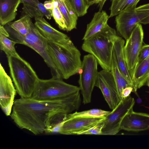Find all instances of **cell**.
Wrapping results in <instances>:
<instances>
[{
  "label": "cell",
  "instance_id": "obj_11",
  "mask_svg": "<svg viewBox=\"0 0 149 149\" xmlns=\"http://www.w3.org/2000/svg\"><path fill=\"white\" fill-rule=\"evenodd\" d=\"M95 86L100 90L110 109H113L121 99L111 71L103 69L98 72Z\"/></svg>",
  "mask_w": 149,
  "mask_h": 149
},
{
  "label": "cell",
  "instance_id": "obj_14",
  "mask_svg": "<svg viewBox=\"0 0 149 149\" xmlns=\"http://www.w3.org/2000/svg\"><path fill=\"white\" fill-rule=\"evenodd\" d=\"M120 127L121 130L134 132L149 130V114L135 112L132 109L123 118Z\"/></svg>",
  "mask_w": 149,
  "mask_h": 149
},
{
  "label": "cell",
  "instance_id": "obj_21",
  "mask_svg": "<svg viewBox=\"0 0 149 149\" xmlns=\"http://www.w3.org/2000/svg\"><path fill=\"white\" fill-rule=\"evenodd\" d=\"M8 33L4 26L0 25V48L6 54L7 57H20L17 53L15 45L17 42L8 37Z\"/></svg>",
  "mask_w": 149,
  "mask_h": 149
},
{
  "label": "cell",
  "instance_id": "obj_32",
  "mask_svg": "<svg viewBox=\"0 0 149 149\" xmlns=\"http://www.w3.org/2000/svg\"><path fill=\"white\" fill-rule=\"evenodd\" d=\"M40 10L44 16L48 19L50 20L52 17V10L47 9L45 7L44 4L40 2L38 0H34Z\"/></svg>",
  "mask_w": 149,
  "mask_h": 149
},
{
  "label": "cell",
  "instance_id": "obj_10",
  "mask_svg": "<svg viewBox=\"0 0 149 149\" xmlns=\"http://www.w3.org/2000/svg\"><path fill=\"white\" fill-rule=\"evenodd\" d=\"M143 35L142 26L141 24L139 23L126 40L123 48L125 61L131 78L143 43Z\"/></svg>",
  "mask_w": 149,
  "mask_h": 149
},
{
  "label": "cell",
  "instance_id": "obj_17",
  "mask_svg": "<svg viewBox=\"0 0 149 149\" xmlns=\"http://www.w3.org/2000/svg\"><path fill=\"white\" fill-rule=\"evenodd\" d=\"M125 43L124 40L117 35L114 40L113 51L119 70L133 88L132 78L127 68L125 59L123 52Z\"/></svg>",
  "mask_w": 149,
  "mask_h": 149
},
{
  "label": "cell",
  "instance_id": "obj_6",
  "mask_svg": "<svg viewBox=\"0 0 149 149\" xmlns=\"http://www.w3.org/2000/svg\"><path fill=\"white\" fill-rule=\"evenodd\" d=\"M80 91L79 87L68 84L62 79L53 77L47 79L39 78L31 97L40 100H53Z\"/></svg>",
  "mask_w": 149,
  "mask_h": 149
},
{
  "label": "cell",
  "instance_id": "obj_28",
  "mask_svg": "<svg viewBox=\"0 0 149 149\" xmlns=\"http://www.w3.org/2000/svg\"><path fill=\"white\" fill-rule=\"evenodd\" d=\"M78 17L86 14L90 7L86 0H68Z\"/></svg>",
  "mask_w": 149,
  "mask_h": 149
},
{
  "label": "cell",
  "instance_id": "obj_12",
  "mask_svg": "<svg viewBox=\"0 0 149 149\" xmlns=\"http://www.w3.org/2000/svg\"><path fill=\"white\" fill-rule=\"evenodd\" d=\"M16 90L11 79L0 65V104L7 116L10 115L14 102Z\"/></svg>",
  "mask_w": 149,
  "mask_h": 149
},
{
  "label": "cell",
  "instance_id": "obj_27",
  "mask_svg": "<svg viewBox=\"0 0 149 149\" xmlns=\"http://www.w3.org/2000/svg\"><path fill=\"white\" fill-rule=\"evenodd\" d=\"M23 4L24 13L31 18L42 17L44 16L34 0H20Z\"/></svg>",
  "mask_w": 149,
  "mask_h": 149
},
{
  "label": "cell",
  "instance_id": "obj_31",
  "mask_svg": "<svg viewBox=\"0 0 149 149\" xmlns=\"http://www.w3.org/2000/svg\"><path fill=\"white\" fill-rule=\"evenodd\" d=\"M149 55V45L143 44L139 52L135 67L145 60Z\"/></svg>",
  "mask_w": 149,
  "mask_h": 149
},
{
  "label": "cell",
  "instance_id": "obj_19",
  "mask_svg": "<svg viewBox=\"0 0 149 149\" xmlns=\"http://www.w3.org/2000/svg\"><path fill=\"white\" fill-rule=\"evenodd\" d=\"M20 0H0V23L4 26L15 18Z\"/></svg>",
  "mask_w": 149,
  "mask_h": 149
},
{
  "label": "cell",
  "instance_id": "obj_15",
  "mask_svg": "<svg viewBox=\"0 0 149 149\" xmlns=\"http://www.w3.org/2000/svg\"><path fill=\"white\" fill-rule=\"evenodd\" d=\"M34 24L41 34L47 40L62 43L70 38L66 34L56 29L43 17L35 18Z\"/></svg>",
  "mask_w": 149,
  "mask_h": 149
},
{
  "label": "cell",
  "instance_id": "obj_36",
  "mask_svg": "<svg viewBox=\"0 0 149 149\" xmlns=\"http://www.w3.org/2000/svg\"><path fill=\"white\" fill-rule=\"evenodd\" d=\"M139 23L144 24H149V16L142 20Z\"/></svg>",
  "mask_w": 149,
  "mask_h": 149
},
{
  "label": "cell",
  "instance_id": "obj_38",
  "mask_svg": "<svg viewBox=\"0 0 149 149\" xmlns=\"http://www.w3.org/2000/svg\"><path fill=\"white\" fill-rule=\"evenodd\" d=\"M146 85L148 86L149 88V78L147 80Z\"/></svg>",
  "mask_w": 149,
  "mask_h": 149
},
{
  "label": "cell",
  "instance_id": "obj_9",
  "mask_svg": "<svg viewBox=\"0 0 149 149\" xmlns=\"http://www.w3.org/2000/svg\"><path fill=\"white\" fill-rule=\"evenodd\" d=\"M135 104L134 98L130 96L122 99L117 106L106 116L103 121V126L101 135H114L121 130L123 119Z\"/></svg>",
  "mask_w": 149,
  "mask_h": 149
},
{
  "label": "cell",
  "instance_id": "obj_7",
  "mask_svg": "<svg viewBox=\"0 0 149 149\" xmlns=\"http://www.w3.org/2000/svg\"><path fill=\"white\" fill-rule=\"evenodd\" d=\"M98 63L95 58L90 54L84 56L82 61L78 82L84 104L91 102L98 72Z\"/></svg>",
  "mask_w": 149,
  "mask_h": 149
},
{
  "label": "cell",
  "instance_id": "obj_8",
  "mask_svg": "<svg viewBox=\"0 0 149 149\" xmlns=\"http://www.w3.org/2000/svg\"><path fill=\"white\" fill-rule=\"evenodd\" d=\"M149 16V3L123 11L115 18L117 31L126 40L136 25Z\"/></svg>",
  "mask_w": 149,
  "mask_h": 149
},
{
  "label": "cell",
  "instance_id": "obj_1",
  "mask_svg": "<svg viewBox=\"0 0 149 149\" xmlns=\"http://www.w3.org/2000/svg\"><path fill=\"white\" fill-rule=\"evenodd\" d=\"M81 102L79 91L53 100L21 97L15 100L10 116L20 128L37 135L44 132L49 120L54 115L71 113L79 109Z\"/></svg>",
  "mask_w": 149,
  "mask_h": 149
},
{
  "label": "cell",
  "instance_id": "obj_30",
  "mask_svg": "<svg viewBox=\"0 0 149 149\" xmlns=\"http://www.w3.org/2000/svg\"><path fill=\"white\" fill-rule=\"evenodd\" d=\"M103 126V121L98 123L90 128L81 132L80 135L95 134L101 135Z\"/></svg>",
  "mask_w": 149,
  "mask_h": 149
},
{
  "label": "cell",
  "instance_id": "obj_5",
  "mask_svg": "<svg viewBox=\"0 0 149 149\" xmlns=\"http://www.w3.org/2000/svg\"><path fill=\"white\" fill-rule=\"evenodd\" d=\"M7 58L10 74L17 93L21 98L31 97L39 79L35 71L21 57Z\"/></svg>",
  "mask_w": 149,
  "mask_h": 149
},
{
  "label": "cell",
  "instance_id": "obj_4",
  "mask_svg": "<svg viewBox=\"0 0 149 149\" xmlns=\"http://www.w3.org/2000/svg\"><path fill=\"white\" fill-rule=\"evenodd\" d=\"M5 28L8 33V37L17 44L24 45L38 54L50 68L52 77L63 79L62 76L49 53L47 40L40 33L35 24L31 22L28 33L26 35L20 34L7 24Z\"/></svg>",
  "mask_w": 149,
  "mask_h": 149
},
{
  "label": "cell",
  "instance_id": "obj_18",
  "mask_svg": "<svg viewBox=\"0 0 149 149\" xmlns=\"http://www.w3.org/2000/svg\"><path fill=\"white\" fill-rule=\"evenodd\" d=\"M56 3L63 17L67 31L76 29L78 16L68 0H51Z\"/></svg>",
  "mask_w": 149,
  "mask_h": 149
},
{
  "label": "cell",
  "instance_id": "obj_3",
  "mask_svg": "<svg viewBox=\"0 0 149 149\" xmlns=\"http://www.w3.org/2000/svg\"><path fill=\"white\" fill-rule=\"evenodd\" d=\"M117 36L115 29L107 24L100 32L84 40L82 49L93 55L103 69L111 71L114 41Z\"/></svg>",
  "mask_w": 149,
  "mask_h": 149
},
{
  "label": "cell",
  "instance_id": "obj_29",
  "mask_svg": "<svg viewBox=\"0 0 149 149\" xmlns=\"http://www.w3.org/2000/svg\"><path fill=\"white\" fill-rule=\"evenodd\" d=\"M52 13L56 23L61 29L66 30V26L63 16L57 6L54 7L52 10Z\"/></svg>",
  "mask_w": 149,
  "mask_h": 149
},
{
  "label": "cell",
  "instance_id": "obj_16",
  "mask_svg": "<svg viewBox=\"0 0 149 149\" xmlns=\"http://www.w3.org/2000/svg\"><path fill=\"white\" fill-rule=\"evenodd\" d=\"M109 18V16L104 10L95 13L92 19L87 25L82 40H86L103 30L108 24Z\"/></svg>",
  "mask_w": 149,
  "mask_h": 149
},
{
  "label": "cell",
  "instance_id": "obj_22",
  "mask_svg": "<svg viewBox=\"0 0 149 149\" xmlns=\"http://www.w3.org/2000/svg\"><path fill=\"white\" fill-rule=\"evenodd\" d=\"M111 71L113 76L116 84L118 92L121 99V95L122 90L127 87H132L127 81L119 69L113 51V48Z\"/></svg>",
  "mask_w": 149,
  "mask_h": 149
},
{
  "label": "cell",
  "instance_id": "obj_23",
  "mask_svg": "<svg viewBox=\"0 0 149 149\" xmlns=\"http://www.w3.org/2000/svg\"><path fill=\"white\" fill-rule=\"evenodd\" d=\"M141 0H111L109 18L116 16L125 10L136 8Z\"/></svg>",
  "mask_w": 149,
  "mask_h": 149
},
{
  "label": "cell",
  "instance_id": "obj_24",
  "mask_svg": "<svg viewBox=\"0 0 149 149\" xmlns=\"http://www.w3.org/2000/svg\"><path fill=\"white\" fill-rule=\"evenodd\" d=\"M32 21L31 18L25 15L19 19L7 24L15 31L22 35H26L29 31Z\"/></svg>",
  "mask_w": 149,
  "mask_h": 149
},
{
  "label": "cell",
  "instance_id": "obj_26",
  "mask_svg": "<svg viewBox=\"0 0 149 149\" xmlns=\"http://www.w3.org/2000/svg\"><path fill=\"white\" fill-rule=\"evenodd\" d=\"M111 112L100 109H94L80 112L76 111L74 113L68 114L67 117L68 118L77 117H100L106 116Z\"/></svg>",
  "mask_w": 149,
  "mask_h": 149
},
{
  "label": "cell",
  "instance_id": "obj_25",
  "mask_svg": "<svg viewBox=\"0 0 149 149\" xmlns=\"http://www.w3.org/2000/svg\"><path fill=\"white\" fill-rule=\"evenodd\" d=\"M67 114L60 113L52 116L48 122L44 132L46 134L58 133L62 123Z\"/></svg>",
  "mask_w": 149,
  "mask_h": 149
},
{
  "label": "cell",
  "instance_id": "obj_34",
  "mask_svg": "<svg viewBox=\"0 0 149 149\" xmlns=\"http://www.w3.org/2000/svg\"><path fill=\"white\" fill-rule=\"evenodd\" d=\"M132 92H133V88L132 87H127L124 88L121 92V100L129 96Z\"/></svg>",
  "mask_w": 149,
  "mask_h": 149
},
{
  "label": "cell",
  "instance_id": "obj_20",
  "mask_svg": "<svg viewBox=\"0 0 149 149\" xmlns=\"http://www.w3.org/2000/svg\"><path fill=\"white\" fill-rule=\"evenodd\" d=\"M149 78V55L143 61L136 67L132 77L133 92L146 85Z\"/></svg>",
  "mask_w": 149,
  "mask_h": 149
},
{
  "label": "cell",
  "instance_id": "obj_37",
  "mask_svg": "<svg viewBox=\"0 0 149 149\" xmlns=\"http://www.w3.org/2000/svg\"><path fill=\"white\" fill-rule=\"evenodd\" d=\"M136 102L138 104H140L142 102V100L140 98H138L136 100Z\"/></svg>",
  "mask_w": 149,
  "mask_h": 149
},
{
  "label": "cell",
  "instance_id": "obj_2",
  "mask_svg": "<svg viewBox=\"0 0 149 149\" xmlns=\"http://www.w3.org/2000/svg\"><path fill=\"white\" fill-rule=\"evenodd\" d=\"M49 55L63 79H68L80 72L81 54L70 38L62 43L47 40Z\"/></svg>",
  "mask_w": 149,
  "mask_h": 149
},
{
  "label": "cell",
  "instance_id": "obj_33",
  "mask_svg": "<svg viewBox=\"0 0 149 149\" xmlns=\"http://www.w3.org/2000/svg\"><path fill=\"white\" fill-rule=\"evenodd\" d=\"M107 0H86L90 6L97 4L99 8V11L102 10V8Z\"/></svg>",
  "mask_w": 149,
  "mask_h": 149
},
{
  "label": "cell",
  "instance_id": "obj_35",
  "mask_svg": "<svg viewBox=\"0 0 149 149\" xmlns=\"http://www.w3.org/2000/svg\"><path fill=\"white\" fill-rule=\"evenodd\" d=\"M44 5L45 8L48 10H52L54 8L53 3L51 0L45 1L44 2Z\"/></svg>",
  "mask_w": 149,
  "mask_h": 149
},
{
  "label": "cell",
  "instance_id": "obj_13",
  "mask_svg": "<svg viewBox=\"0 0 149 149\" xmlns=\"http://www.w3.org/2000/svg\"><path fill=\"white\" fill-rule=\"evenodd\" d=\"M105 117H77L68 118L66 116L61 124L58 133L65 135H79L81 132L103 121Z\"/></svg>",
  "mask_w": 149,
  "mask_h": 149
}]
</instances>
